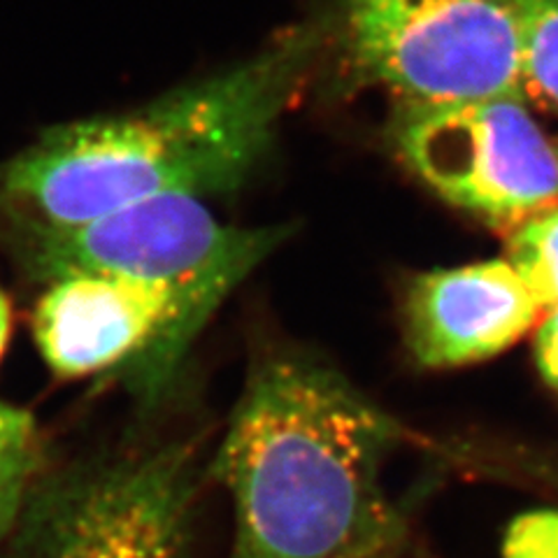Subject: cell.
<instances>
[{
    "mask_svg": "<svg viewBox=\"0 0 558 558\" xmlns=\"http://www.w3.org/2000/svg\"><path fill=\"white\" fill-rule=\"evenodd\" d=\"M400 426L301 349L250 371L213 475L235 514L231 558H387L405 519L384 486Z\"/></svg>",
    "mask_w": 558,
    "mask_h": 558,
    "instance_id": "1",
    "label": "cell"
},
{
    "mask_svg": "<svg viewBox=\"0 0 558 558\" xmlns=\"http://www.w3.org/2000/svg\"><path fill=\"white\" fill-rule=\"evenodd\" d=\"M319 43L310 24L147 108L47 131L0 163V229H61L168 196L240 189L270 151Z\"/></svg>",
    "mask_w": 558,
    "mask_h": 558,
    "instance_id": "2",
    "label": "cell"
},
{
    "mask_svg": "<svg viewBox=\"0 0 558 558\" xmlns=\"http://www.w3.org/2000/svg\"><path fill=\"white\" fill-rule=\"evenodd\" d=\"M287 226L221 223L201 198L168 196L61 229L5 226L3 250L35 282L110 275L170 289L191 340L289 238Z\"/></svg>",
    "mask_w": 558,
    "mask_h": 558,
    "instance_id": "3",
    "label": "cell"
},
{
    "mask_svg": "<svg viewBox=\"0 0 558 558\" xmlns=\"http://www.w3.org/2000/svg\"><path fill=\"white\" fill-rule=\"evenodd\" d=\"M198 468L182 442L49 468L12 533V558H184Z\"/></svg>",
    "mask_w": 558,
    "mask_h": 558,
    "instance_id": "4",
    "label": "cell"
},
{
    "mask_svg": "<svg viewBox=\"0 0 558 558\" xmlns=\"http://www.w3.org/2000/svg\"><path fill=\"white\" fill-rule=\"evenodd\" d=\"M344 45L400 102L526 98L508 0H347Z\"/></svg>",
    "mask_w": 558,
    "mask_h": 558,
    "instance_id": "5",
    "label": "cell"
},
{
    "mask_svg": "<svg viewBox=\"0 0 558 558\" xmlns=\"http://www.w3.org/2000/svg\"><path fill=\"white\" fill-rule=\"evenodd\" d=\"M391 137L428 189L488 223L514 229L558 205V145L526 98L400 102Z\"/></svg>",
    "mask_w": 558,
    "mask_h": 558,
    "instance_id": "6",
    "label": "cell"
},
{
    "mask_svg": "<svg viewBox=\"0 0 558 558\" xmlns=\"http://www.w3.org/2000/svg\"><path fill=\"white\" fill-rule=\"evenodd\" d=\"M33 338L54 375L117 377L147 410L170 396L194 347L170 289L84 272L47 282Z\"/></svg>",
    "mask_w": 558,
    "mask_h": 558,
    "instance_id": "7",
    "label": "cell"
},
{
    "mask_svg": "<svg viewBox=\"0 0 558 558\" xmlns=\"http://www.w3.org/2000/svg\"><path fill=\"white\" fill-rule=\"evenodd\" d=\"M537 312L531 289L508 260L430 270L408 284L405 340L424 368H459L512 347Z\"/></svg>",
    "mask_w": 558,
    "mask_h": 558,
    "instance_id": "8",
    "label": "cell"
},
{
    "mask_svg": "<svg viewBox=\"0 0 558 558\" xmlns=\"http://www.w3.org/2000/svg\"><path fill=\"white\" fill-rule=\"evenodd\" d=\"M45 470V445L35 418L0 400V545L12 537Z\"/></svg>",
    "mask_w": 558,
    "mask_h": 558,
    "instance_id": "9",
    "label": "cell"
},
{
    "mask_svg": "<svg viewBox=\"0 0 558 558\" xmlns=\"http://www.w3.org/2000/svg\"><path fill=\"white\" fill-rule=\"evenodd\" d=\"M519 31L526 92L558 108V0H508Z\"/></svg>",
    "mask_w": 558,
    "mask_h": 558,
    "instance_id": "10",
    "label": "cell"
},
{
    "mask_svg": "<svg viewBox=\"0 0 558 558\" xmlns=\"http://www.w3.org/2000/svg\"><path fill=\"white\" fill-rule=\"evenodd\" d=\"M508 264L531 289L539 307H558V205L514 226Z\"/></svg>",
    "mask_w": 558,
    "mask_h": 558,
    "instance_id": "11",
    "label": "cell"
},
{
    "mask_svg": "<svg viewBox=\"0 0 558 558\" xmlns=\"http://www.w3.org/2000/svg\"><path fill=\"white\" fill-rule=\"evenodd\" d=\"M508 558H558V517L521 519L508 537Z\"/></svg>",
    "mask_w": 558,
    "mask_h": 558,
    "instance_id": "12",
    "label": "cell"
},
{
    "mask_svg": "<svg viewBox=\"0 0 558 558\" xmlns=\"http://www.w3.org/2000/svg\"><path fill=\"white\" fill-rule=\"evenodd\" d=\"M537 371L554 391H558V307L549 310L535 338Z\"/></svg>",
    "mask_w": 558,
    "mask_h": 558,
    "instance_id": "13",
    "label": "cell"
},
{
    "mask_svg": "<svg viewBox=\"0 0 558 558\" xmlns=\"http://www.w3.org/2000/svg\"><path fill=\"white\" fill-rule=\"evenodd\" d=\"M12 333V307L8 293L0 289V359H3Z\"/></svg>",
    "mask_w": 558,
    "mask_h": 558,
    "instance_id": "14",
    "label": "cell"
}]
</instances>
